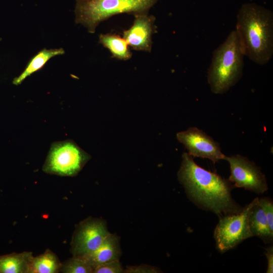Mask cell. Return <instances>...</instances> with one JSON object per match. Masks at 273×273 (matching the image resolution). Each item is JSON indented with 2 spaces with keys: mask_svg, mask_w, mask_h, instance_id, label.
I'll use <instances>...</instances> for the list:
<instances>
[{
  "mask_svg": "<svg viewBox=\"0 0 273 273\" xmlns=\"http://www.w3.org/2000/svg\"><path fill=\"white\" fill-rule=\"evenodd\" d=\"M178 177L195 204L220 217L239 213L243 208L231 196L233 185L228 179L199 166L188 153L183 154Z\"/></svg>",
  "mask_w": 273,
  "mask_h": 273,
  "instance_id": "6da1fadb",
  "label": "cell"
},
{
  "mask_svg": "<svg viewBox=\"0 0 273 273\" xmlns=\"http://www.w3.org/2000/svg\"><path fill=\"white\" fill-rule=\"evenodd\" d=\"M244 54L254 63L263 65L273 55V14L254 3L243 4L237 17L235 30Z\"/></svg>",
  "mask_w": 273,
  "mask_h": 273,
  "instance_id": "7a4b0ae2",
  "label": "cell"
},
{
  "mask_svg": "<svg viewBox=\"0 0 273 273\" xmlns=\"http://www.w3.org/2000/svg\"><path fill=\"white\" fill-rule=\"evenodd\" d=\"M244 54L236 31L233 30L213 53L207 79L212 93L222 94L240 79Z\"/></svg>",
  "mask_w": 273,
  "mask_h": 273,
  "instance_id": "3957f363",
  "label": "cell"
},
{
  "mask_svg": "<svg viewBox=\"0 0 273 273\" xmlns=\"http://www.w3.org/2000/svg\"><path fill=\"white\" fill-rule=\"evenodd\" d=\"M158 0H76L75 22L94 33L98 25L111 17L122 13L148 14Z\"/></svg>",
  "mask_w": 273,
  "mask_h": 273,
  "instance_id": "277c9868",
  "label": "cell"
},
{
  "mask_svg": "<svg viewBox=\"0 0 273 273\" xmlns=\"http://www.w3.org/2000/svg\"><path fill=\"white\" fill-rule=\"evenodd\" d=\"M90 158L71 140L54 142L51 144L42 171L61 176H74Z\"/></svg>",
  "mask_w": 273,
  "mask_h": 273,
  "instance_id": "5b68a950",
  "label": "cell"
},
{
  "mask_svg": "<svg viewBox=\"0 0 273 273\" xmlns=\"http://www.w3.org/2000/svg\"><path fill=\"white\" fill-rule=\"evenodd\" d=\"M258 199L255 198L239 213L220 216L214 232L218 251L224 253L253 236L249 229L248 218L252 207Z\"/></svg>",
  "mask_w": 273,
  "mask_h": 273,
  "instance_id": "8992f818",
  "label": "cell"
},
{
  "mask_svg": "<svg viewBox=\"0 0 273 273\" xmlns=\"http://www.w3.org/2000/svg\"><path fill=\"white\" fill-rule=\"evenodd\" d=\"M230 166L231 174L228 180L234 187L243 188L257 194H263L268 190L264 175L254 163L240 155L225 156Z\"/></svg>",
  "mask_w": 273,
  "mask_h": 273,
  "instance_id": "52a82bcc",
  "label": "cell"
},
{
  "mask_svg": "<svg viewBox=\"0 0 273 273\" xmlns=\"http://www.w3.org/2000/svg\"><path fill=\"white\" fill-rule=\"evenodd\" d=\"M111 234L105 223L99 219L87 218L77 227L71 241L73 255L84 256L96 251Z\"/></svg>",
  "mask_w": 273,
  "mask_h": 273,
  "instance_id": "ba28073f",
  "label": "cell"
},
{
  "mask_svg": "<svg viewBox=\"0 0 273 273\" xmlns=\"http://www.w3.org/2000/svg\"><path fill=\"white\" fill-rule=\"evenodd\" d=\"M176 137L191 156L207 158L213 163L223 160L225 155L221 152L218 143L196 127L178 132Z\"/></svg>",
  "mask_w": 273,
  "mask_h": 273,
  "instance_id": "9c48e42d",
  "label": "cell"
},
{
  "mask_svg": "<svg viewBox=\"0 0 273 273\" xmlns=\"http://www.w3.org/2000/svg\"><path fill=\"white\" fill-rule=\"evenodd\" d=\"M132 25L123 31V38L134 50L150 52L152 35L156 31L155 17L148 14L134 15Z\"/></svg>",
  "mask_w": 273,
  "mask_h": 273,
  "instance_id": "30bf717a",
  "label": "cell"
},
{
  "mask_svg": "<svg viewBox=\"0 0 273 273\" xmlns=\"http://www.w3.org/2000/svg\"><path fill=\"white\" fill-rule=\"evenodd\" d=\"M120 255L118 239L116 236L110 234L96 251L83 256L94 270L95 267L100 264L119 259Z\"/></svg>",
  "mask_w": 273,
  "mask_h": 273,
  "instance_id": "8fae6325",
  "label": "cell"
},
{
  "mask_svg": "<svg viewBox=\"0 0 273 273\" xmlns=\"http://www.w3.org/2000/svg\"><path fill=\"white\" fill-rule=\"evenodd\" d=\"M248 222L253 236L258 237L265 243L272 242L273 232L269 228L265 215L259 204L258 199L250 210Z\"/></svg>",
  "mask_w": 273,
  "mask_h": 273,
  "instance_id": "7c38bea8",
  "label": "cell"
},
{
  "mask_svg": "<svg viewBox=\"0 0 273 273\" xmlns=\"http://www.w3.org/2000/svg\"><path fill=\"white\" fill-rule=\"evenodd\" d=\"M33 256L31 252L0 256V273H30Z\"/></svg>",
  "mask_w": 273,
  "mask_h": 273,
  "instance_id": "4fadbf2b",
  "label": "cell"
},
{
  "mask_svg": "<svg viewBox=\"0 0 273 273\" xmlns=\"http://www.w3.org/2000/svg\"><path fill=\"white\" fill-rule=\"evenodd\" d=\"M64 53L62 48L41 50L30 60L24 71L13 79V84H20L27 77L41 69L50 59Z\"/></svg>",
  "mask_w": 273,
  "mask_h": 273,
  "instance_id": "5bb4252c",
  "label": "cell"
},
{
  "mask_svg": "<svg viewBox=\"0 0 273 273\" xmlns=\"http://www.w3.org/2000/svg\"><path fill=\"white\" fill-rule=\"evenodd\" d=\"M99 41L110 51L113 57L117 59L127 60L132 56L126 41L117 34H101L99 36Z\"/></svg>",
  "mask_w": 273,
  "mask_h": 273,
  "instance_id": "9a60e30c",
  "label": "cell"
},
{
  "mask_svg": "<svg viewBox=\"0 0 273 273\" xmlns=\"http://www.w3.org/2000/svg\"><path fill=\"white\" fill-rule=\"evenodd\" d=\"M62 265L57 256L47 249L43 254L33 257L30 273H57L61 271Z\"/></svg>",
  "mask_w": 273,
  "mask_h": 273,
  "instance_id": "2e32d148",
  "label": "cell"
},
{
  "mask_svg": "<svg viewBox=\"0 0 273 273\" xmlns=\"http://www.w3.org/2000/svg\"><path fill=\"white\" fill-rule=\"evenodd\" d=\"M63 273H92L93 268L83 256L73 257L62 263L61 269Z\"/></svg>",
  "mask_w": 273,
  "mask_h": 273,
  "instance_id": "e0dca14e",
  "label": "cell"
},
{
  "mask_svg": "<svg viewBox=\"0 0 273 273\" xmlns=\"http://www.w3.org/2000/svg\"><path fill=\"white\" fill-rule=\"evenodd\" d=\"M119 259L109 261L95 267L93 273H121L123 272Z\"/></svg>",
  "mask_w": 273,
  "mask_h": 273,
  "instance_id": "ac0fdd59",
  "label": "cell"
},
{
  "mask_svg": "<svg viewBox=\"0 0 273 273\" xmlns=\"http://www.w3.org/2000/svg\"><path fill=\"white\" fill-rule=\"evenodd\" d=\"M258 202L265 215L270 231L273 232V203L268 198H258Z\"/></svg>",
  "mask_w": 273,
  "mask_h": 273,
  "instance_id": "d6986e66",
  "label": "cell"
},
{
  "mask_svg": "<svg viewBox=\"0 0 273 273\" xmlns=\"http://www.w3.org/2000/svg\"><path fill=\"white\" fill-rule=\"evenodd\" d=\"M127 272H156L157 270L154 267L148 266H133L127 268Z\"/></svg>",
  "mask_w": 273,
  "mask_h": 273,
  "instance_id": "ffe728a7",
  "label": "cell"
},
{
  "mask_svg": "<svg viewBox=\"0 0 273 273\" xmlns=\"http://www.w3.org/2000/svg\"><path fill=\"white\" fill-rule=\"evenodd\" d=\"M265 255L267 261V273L273 272V247L270 246L266 249Z\"/></svg>",
  "mask_w": 273,
  "mask_h": 273,
  "instance_id": "44dd1931",
  "label": "cell"
}]
</instances>
